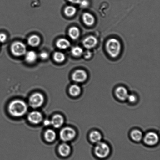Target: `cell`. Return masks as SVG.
Listing matches in <instances>:
<instances>
[{"instance_id": "6da1fadb", "label": "cell", "mask_w": 160, "mask_h": 160, "mask_svg": "<svg viewBox=\"0 0 160 160\" xmlns=\"http://www.w3.org/2000/svg\"><path fill=\"white\" fill-rule=\"evenodd\" d=\"M27 105L21 100H17L11 102L9 105L8 111L11 115L15 117L24 116L27 112Z\"/></svg>"}, {"instance_id": "7a4b0ae2", "label": "cell", "mask_w": 160, "mask_h": 160, "mask_svg": "<svg viewBox=\"0 0 160 160\" xmlns=\"http://www.w3.org/2000/svg\"><path fill=\"white\" fill-rule=\"evenodd\" d=\"M107 51L111 57H117L120 54L121 45L120 42L116 39H109L106 44Z\"/></svg>"}, {"instance_id": "3957f363", "label": "cell", "mask_w": 160, "mask_h": 160, "mask_svg": "<svg viewBox=\"0 0 160 160\" xmlns=\"http://www.w3.org/2000/svg\"><path fill=\"white\" fill-rule=\"evenodd\" d=\"M94 152L96 156L100 159L107 157L110 153L109 146L105 142H100L96 146Z\"/></svg>"}, {"instance_id": "277c9868", "label": "cell", "mask_w": 160, "mask_h": 160, "mask_svg": "<svg viewBox=\"0 0 160 160\" xmlns=\"http://www.w3.org/2000/svg\"><path fill=\"white\" fill-rule=\"evenodd\" d=\"M11 50L12 54L17 57L23 56L26 53V45L21 42H14L11 45Z\"/></svg>"}, {"instance_id": "5b68a950", "label": "cell", "mask_w": 160, "mask_h": 160, "mask_svg": "<svg viewBox=\"0 0 160 160\" xmlns=\"http://www.w3.org/2000/svg\"><path fill=\"white\" fill-rule=\"evenodd\" d=\"M59 135L62 141L67 142H69L74 138L76 136V132L73 128L67 127L61 130Z\"/></svg>"}, {"instance_id": "8992f818", "label": "cell", "mask_w": 160, "mask_h": 160, "mask_svg": "<svg viewBox=\"0 0 160 160\" xmlns=\"http://www.w3.org/2000/svg\"><path fill=\"white\" fill-rule=\"evenodd\" d=\"M44 102V98L42 94L35 93L31 95L29 98V103L31 107L37 108L42 106Z\"/></svg>"}, {"instance_id": "52a82bcc", "label": "cell", "mask_w": 160, "mask_h": 160, "mask_svg": "<svg viewBox=\"0 0 160 160\" xmlns=\"http://www.w3.org/2000/svg\"><path fill=\"white\" fill-rule=\"evenodd\" d=\"M159 141V136L156 133L152 132L147 133L144 138V142L149 146L156 145Z\"/></svg>"}, {"instance_id": "ba28073f", "label": "cell", "mask_w": 160, "mask_h": 160, "mask_svg": "<svg viewBox=\"0 0 160 160\" xmlns=\"http://www.w3.org/2000/svg\"><path fill=\"white\" fill-rule=\"evenodd\" d=\"M88 78L87 73L84 70H76L72 75L73 81L77 83H82L85 81Z\"/></svg>"}, {"instance_id": "9c48e42d", "label": "cell", "mask_w": 160, "mask_h": 160, "mask_svg": "<svg viewBox=\"0 0 160 160\" xmlns=\"http://www.w3.org/2000/svg\"><path fill=\"white\" fill-rule=\"evenodd\" d=\"M28 121L34 124H38L43 120V116L40 112L38 111H33L28 116Z\"/></svg>"}, {"instance_id": "30bf717a", "label": "cell", "mask_w": 160, "mask_h": 160, "mask_svg": "<svg viewBox=\"0 0 160 160\" xmlns=\"http://www.w3.org/2000/svg\"><path fill=\"white\" fill-rule=\"evenodd\" d=\"M98 40L95 37L92 36H89L86 38L83 41V45L84 48L88 49H90L94 48L97 45Z\"/></svg>"}, {"instance_id": "8fae6325", "label": "cell", "mask_w": 160, "mask_h": 160, "mask_svg": "<svg viewBox=\"0 0 160 160\" xmlns=\"http://www.w3.org/2000/svg\"><path fill=\"white\" fill-rule=\"evenodd\" d=\"M115 95L119 100L124 101L127 100L129 94L128 90L125 87L120 86L116 89Z\"/></svg>"}, {"instance_id": "7c38bea8", "label": "cell", "mask_w": 160, "mask_h": 160, "mask_svg": "<svg viewBox=\"0 0 160 160\" xmlns=\"http://www.w3.org/2000/svg\"><path fill=\"white\" fill-rule=\"evenodd\" d=\"M71 148L66 143H62L59 146L58 152L59 155L62 157H66L69 156L71 153Z\"/></svg>"}, {"instance_id": "4fadbf2b", "label": "cell", "mask_w": 160, "mask_h": 160, "mask_svg": "<svg viewBox=\"0 0 160 160\" xmlns=\"http://www.w3.org/2000/svg\"><path fill=\"white\" fill-rule=\"evenodd\" d=\"M51 121V125L55 128H59L62 126L64 123V118L59 114H56L53 116Z\"/></svg>"}, {"instance_id": "5bb4252c", "label": "cell", "mask_w": 160, "mask_h": 160, "mask_svg": "<svg viewBox=\"0 0 160 160\" xmlns=\"http://www.w3.org/2000/svg\"><path fill=\"white\" fill-rule=\"evenodd\" d=\"M82 20L85 24L88 26H92L95 22V19L93 16L87 12L83 14Z\"/></svg>"}, {"instance_id": "9a60e30c", "label": "cell", "mask_w": 160, "mask_h": 160, "mask_svg": "<svg viewBox=\"0 0 160 160\" xmlns=\"http://www.w3.org/2000/svg\"><path fill=\"white\" fill-rule=\"evenodd\" d=\"M89 139L93 143H98L101 142L102 136L99 132L95 131L92 132L89 134Z\"/></svg>"}, {"instance_id": "2e32d148", "label": "cell", "mask_w": 160, "mask_h": 160, "mask_svg": "<svg viewBox=\"0 0 160 160\" xmlns=\"http://www.w3.org/2000/svg\"><path fill=\"white\" fill-rule=\"evenodd\" d=\"M56 45L57 48L59 49H65L70 46V43L67 39L62 38L58 40Z\"/></svg>"}, {"instance_id": "e0dca14e", "label": "cell", "mask_w": 160, "mask_h": 160, "mask_svg": "<svg viewBox=\"0 0 160 160\" xmlns=\"http://www.w3.org/2000/svg\"><path fill=\"white\" fill-rule=\"evenodd\" d=\"M41 42V39L38 36L32 35L29 37L28 40V43L29 45L32 47L38 46Z\"/></svg>"}, {"instance_id": "ac0fdd59", "label": "cell", "mask_w": 160, "mask_h": 160, "mask_svg": "<svg viewBox=\"0 0 160 160\" xmlns=\"http://www.w3.org/2000/svg\"><path fill=\"white\" fill-rule=\"evenodd\" d=\"M37 53L34 51H29L26 53L25 59L29 64H32L37 60Z\"/></svg>"}, {"instance_id": "d6986e66", "label": "cell", "mask_w": 160, "mask_h": 160, "mask_svg": "<svg viewBox=\"0 0 160 160\" xmlns=\"http://www.w3.org/2000/svg\"><path fill=\"white\" fill-rule=\"evenodd\" d=\"M44 137L47 142H53L56 139V134L55 132L51 129L47 130L45 133Z\"/></svg>"}, {"instance_id": "ffe728a7", "label": "cell", "mask_w": 160, "mask_h": 160, "mask_svg": "<svg viewBox=\"0 0 160 160\" xmlns=\"http://www.w3.org/2000/svg\"><path fill=\"white\" fill-rule=\"evenodd\" d=\"M131 136L133 140L136 142H140L143 138V134L140 131L135 129L133 130L131 133Z\"/></svg>"}, {"instance_id": "44dd1931", "label": "cell", "mask_w": 160, "mask_h": 160, "mask_svg": "<svg viewBox=\"0 0 160 160\" xmlns=\"http://www.w3.org/2000/svg\"><path fill=\"white\" fill-rule=\"evenodd\" d=\"M70 95L73 97L79 96L81 92V88L78 85L74 84L70 86L69 90Z\"/></svg>"}, {"instance_id": "7402d4cb", "label": "cell", "mask_w": 160, "mask_h": 160, "mask_svg": "<svg viewBox=\"0 0 160 160\" xmlns=\"http://www.w3.org/2000/svg\"><path fill=\"white\" fill-rule=\"evenodd\" d=\"M68 34L70 38L73 40H76L79 37V30L76 27H72L69 30Z\"/></svg>"}, {"instance_id": "603a6c76", "label": "cell", "mask_w": 160, "mask_h": 160, "mask_svg": "<svg viewBox=\"0 0 160 160\" xmlns=\"http://www.w3.org/2000/svg\"><path fill=\"white\" fill-rule=\"evenodd\" d=\"M77 9L74 6H67L65 9V13L68 17H72L76 14Z\"/></svg>"}, {"instance_id": "cb8c5ba5", "label": "cell", "mask_w": 160, "mask_h": 160, "mask_svg": "<svg viewBox=\"0 0 160 160\" xmlns=\"http://www.w3.org/2000/svg\"><path fill=\"white\" fill-rule=\"evenodd\" d=\"M65 54L61 52H56L54 54V60L58 63L63 62L65 60Z\"/></svg>"}, {"instance_id": "d4e9b609", "label": "cell", "mask_w": 160, "mask_h": 160, "mask_svg": "<svg viewBox=\"0 0 160 160\" xmlns=\"http://www.w3.org/2000/svg\"><path fill=\"white\" fill-rule=\"evenodd\" d=\"M72 54L75 57H80L83 54V51L82 48L79 46L73 47L71 50Z\"/></svg>"}, {"instance_id": "484cf974", "label": "cell", "mask_w": 160, "mask_h": 160, "mask_svg": "<svg viewBox=\"0 0 160 160\" xmlns=\"http://www.w3.org/2000/svg\"><path fill=\"white\" fill-rule=\"evenodd\" d=\"M127 100H128L130 103H134L137 100V97L135 95L131 94V95H128Z\"/></svg>"}, {"instance_id": "4316f807", "label": "cell", "mask_w": 160, "mask_h": 160, "mask_svg": "<svg viewBox=\"0 0 160 160\" xmlns=\"http://www.w3.org/2000/svg\"><path fill=\"white\" fill-rule=\"evenodd\" d=\"M79 4L82 8H86L89 6V2L88 0H81Z\"/></svg>"}, {"instance_id": "83f0119b", "label": "cell", "mask_w": 160, "mask_h": 160, "mask_svg": "<svg viewBox=\"0 0 160 160\" xmlns=\"http://www.w3.org/2000/svg\"><path fill=\"white\" fill-rule=\"evenodd\" d=\"M7 36L4 33H1L0 34V42L1 43H4L7 40Z\"/></svg>"}, {"instance_id": "f1b7e54d", "label": "cell", "mask_w": 160, "mask_h": 160, "mask_svg": "<svg viewBox=\"0 0 160 160\" xmlns=\"http://www.w3.org/2000/svg\"><path fill=\"white\" fill-rule=\"evenodd\" d=\"M40 56L42 59H46L49 57V54L46 52L44 51L40 53Z\"/></svg>"}, {"instance_id": "f546056e", "label": "cell", "mask_w": 160, "mask_h": 160, "mask_svg": "<svg viewBox=\"0 0 160 160\" xmlns=\"http://www.w3.org/2000/svg\"><path fill=\"white\" fill-rule=\"evenodd\" d=\"M84 57L86 59H89L92 55V53L89 51H86L84 54Z\"/></svg>"}, {"instance_id": "4dcf8cb0", "label": "cell", "mask_w": 160, "mask_h": 160, "mask_svg": "<svg viewBox=\"0 0 160 160\" xmlns=\"http://www.w3.org/2000/svg\"><path fill=\"white\" fill-rule=\"evenodd\" d=\"M70 2L75 4H79L81 0H68Z\"/></svg>"}, {"instance_id": "1f68e13d", "label": "cell", "mask_w": 160, "mask_h": 160, "mask_svg": "<svg viewBox=\"0 0 160 160\" xmlns=\"http://www.w3.org/2000/svg\"><path fill=\"white\" fill-rule=\"evenodd\" d=\"M44 125L46 126H48L49 125H51V121L46 120L44 122Z\"/></svg>"}]
</instances>
